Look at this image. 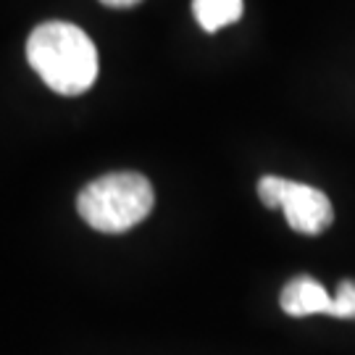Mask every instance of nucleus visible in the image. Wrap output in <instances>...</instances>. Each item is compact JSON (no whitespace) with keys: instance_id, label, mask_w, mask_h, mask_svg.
<instances>
[{"instance_id":"nucleus-1","label":"nucleus","mask_w":355,"mask_h":355,"mask_svg":"<svg viewBox=\"0 0 355 355\" xmlns=\"http://www.w3.org/2000/svg\"><path fill=\"white\" fill-rule=\"evenodd\" d=\"M26 61L58 95L76 98L98 79V48L85 29L69 21H45L26 40Z\"/></svg>"},{"instance_id":"nucleus-2","label":"nucleus","mask_w":355,"mask_h":355,"mask_svg":"<svg viewBox=\"0 0 355 355\" xmlns=\"http://www.w3.org/2000/svg\"><path fill=\"white\" fill-rule=\"evenodd\" d=\"M150 182L137 171H114L89 182L76 198V211L95 232L121 234L137 227L153 211Z\"/></svg>"},{"instance_id":"nucleus-3","label":"nucleus","mask_w":355,"mask_h":355,"mask_svg":"<svg viewBox=\"0 0 355 355\" xmlns=\"http://www.w3.org/2000/svg\"><path fill=\"white\" fill-rule=\"evenodd\" d=\"M258 198L266 208H282L287 224L300 234H321L334 218L329 198L300 182L263 177L258 182Z\"/></svg>"},{"instance_id":"nucleus-4","label":"nucleus","mask_w":355,"mask_h":355,"mask_svg":"<svg viewBox=\"0 0 355 355\" xmlns=\"http://www.w3.org/2000/svg\"><path fill=\"white\" fill-rule=\"evenodd\" d=\"M279 303H282V311L292 318H303V316H311V313L334 316V297L313 277H295L282 290Z\"/></svg>"},{"instance_id":"nucleus-5","label":"nucleus","mask_w":355,"mask_h":355,"mask_svg":"<svg viewBox=\"0 0 355 355\" xmlns=\"http://www.w3.org/2000/svg\"><path fill=\"white\" fill-rule=\"evenodd\" d=\"M242 0H192V13L205 32H218L242 19Z\"/></svg>"},{"instance_id":"nucleus-6","label":"nucleus","mask_w":355,"mask_h":355,"mask_svg":"<svg viewBox=\"0 0 355 355\" xmlns=\"http://www.w3.org/2000/svg\"><path fill=\"white\" fill-rule=\"evenodd\" d=\"M334 318H355V282H340L334 295Z\"/></svg>"},{"instance_id":"nucleus-7","label":"nucleus","mask_w":355,"mask_h":355,"mask_svg":"<svg viewBox=\"0 0 355 355\" xmlns=\"http://www.w3.org/2000/svg\"><path fill=\"white\" fill-rule=\"evenodd\" d=\"M103 6H108V8H132V6H137L140 0H101Z\"/></svg>"}]
</instances>
